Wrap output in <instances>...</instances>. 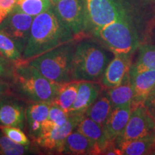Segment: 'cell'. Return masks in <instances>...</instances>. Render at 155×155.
<instances>
[{"instance_id": "15", "label": "cell", "mask_w": 155, "mask_h": 155, "mask_svg": "<svg viewBox=\"0 0 155 155\" xmlns=\"http://www.w3.org/2000/svg\"><path fill=\"white\" fill-rule=\"evenodd\" d=\"M131 110V104L114 108L108 116L104 127L106 137L109 141L115 142L121 137L129 121Z\"/></svg>"}, {"instance_id": "23", "label": "cell", "mask_w": 155, "mask_h": 155, "mask_svg": "<svg viewBox=\"0 0 155 155\" xmlns=\"http://www.w3.org/2000/svg\"><path fill=\"white\" fill-rule=\"evenodd\" d=\"M139 55L137 63L131 65L130 73H137L148 70L155 71V46L152 45H139Z\"/></svg>"}, {"instance_id": "19", "label": "cell", "mask_w": 155, "mask_h": 155, "mask_svg": "<svg viewBox=\"0 0 155 155\" xmlns=\"http://www.w3.org/2000/svg\"><path fill=\"white\" fill-rule=\"evenodd\" d=\"M81 81L71 80L58 84L55 95L51 103L59 106L68 114L69 110L76 98Z\"/></svg>"}, {"instance_id": "34", "label": "cell", "mask_w": 155, "mask_h": 155, "mask_svg": "<svg viewBox=\"0 0 155 155\" xmlns=\"http://www.w3.org/2000/svg\"><path fill=\"white\" fill-rule=\"evenodd\" d=\"M3 17H2V15H1V13H0V23H1L2 22V20H3Z\"/></svg>"}, {"instance_id": "30", "label": "cell", "mask_w": 155, "mask_h": 155, "mask_svg": "<svg viewBox=\"0 0 155 155\" xmlns=\"http://www.w3.org/2000/svg\"><path fill=\"white\" fill-rule=\"evenodd\" d=\"M12 67L9 65V62L5 57L0 55V77L8 76L11 75Z\"/></svg>"}, {"instance_id": "18", "label": "cell", "mask_w": 155, "mask_h": 155, "mask_svg": "<svg viewBox=\"0 0 155 155\" xmlns=\"http://www.w3.org/2000/svg\"><path fill=\"white\" fill-rule=\"evenodd\" d=\"M61 153L66 154H97L94 144L91 140L78 131H73L64 141Z\"/></svg>"}, {"instance_id": "25", "label": "cell", "mask_w": 155, "mask_h": 155, "mask_svg": "<svg viewBox=\"0 0 155 155\" xmlns=\"http://www.w3.org/2000/svg\"><path fill=\"white\" fill-rule=\"evenodd\" d=\"M0 54L6 59L17 63L22 60V53L14 40L0 30Z\"/></svg>"}, {"instance_id": "32", "label": "cell", "mask_w": 155, "mask_h": 155, "mask_svg": "<svg viewBox=\"0 0 155 155\" xmlns=\"http://www.w3.org/2000/svg\"><path fill=\"white\" fill-rule=\"evenodd\" d=\"M9 88L10 87L9 83L0 78V100L2 99L4 97L8 96Z\"/></svg>"}, {"instance_id": "2", "label": "cell", "mask_w": 155, "mask_h": 155, "mask_svg": "<svg viewBox=\"0 0 155 155\" xmlns=\"http://www.w3.org/2000/svg\"><path fill=\"white\" fill-rule=\"evenodd\" d=\"M10 76L17 94L32 102H51L59 84L48 79L22 60L15 63Z\"/></svg>"}, {"instance_id": "5", "label": "cell", "mask_w": 155, "mask_h": 155, "mask_svg": "<svg viewBox=\"0 0 155 155\" xmlns=\"http://www.w3.org/2000/svg\"><path fill=\"white\" fill-rule=\"evenodd\" d=\"M94 35L114 55H131L139 47L138 35L127 17H122L94 30Z\"/></svg>"}, {"instance_id": "17", "label": "cell", "mask_w": 155, "mask_h": 155, "mask_svg": "<svg viewBox=\"0 0 155 155\" xmlns=\"http://www.w3.org/2000/svg\"><path fill=\"white\" fill-rule=\"evenodd\" d=\"M50 102L35 101L29 104L25 109V120L29 133L35 139L41 132L42 126L49 115Z\"/></svg>"}, {"instance_id": "27", "label": "cell", "mask_w": 155, "mask_h": 155, "mask_svg": "<svg viewBox=\"0 0 155 155\" xmlns=\"http://www.w3.org/2000/svg\"><path fill=\"white\" fill-rule=\"evenodd\" d=\"M30 152L29 145L17 144L4 134L2 131L0 132V154L22 155L30 154Z\"/></svg>"}, {"instance_id": "28", "label": "cell", "mask_w": 155, "mask_h": 155, "mask_svg": "<svg viewBox=\"0 0 155 155\" xmlns=\"http://www.w3.org/2000/svg\"><path fill=\"white\" fill-rule=\"evenodd\" d=\"M0 129L4 134L17 144L25 146L30 145V140L25 134L21 130L20 128L16 127H1Z\"/></svg>"}, {"instance_id": "4", "label": "cell", "mask_w": 155, "mask_h": 155, "mask_svg": "<svg viewBox=\"0 0 155 155\" xmlns=\"http://www.w3.org/2000/svg\"><path fill=\"white\" fill-rule=\"evenodd\" d=\"M73 46L67 43L54 48L28 62L42 75L58 83L71 81Z\"/></svg>"}, {"instance_id": "7", "label": "cell", "mask_w": 155, "mask_h": 155, "mask_svg": "<svg viewBox=\"0 0 155 155\" xmlns=\"http://www.w3.org/2000/svg\"><path fill=\"white\" fill-rule=\"evenodd\" d=\"M53 5L60 21L73 36L82 35L88 28L83 0H58Z\"/></svg>"}, {"instance_id": "3", "label": "cell", "mask_w": 155, "mask_h": 155, "mask_svg": "<svg viewBox=\"0 0 155 155\" xmlns=\"http://www.w3.org/2000/svg\"><path fill=\"white\" fill-rule=\"evenodd\" d=\"M109 58L98 44L83 41L75 48L72 59L71 79L96 81L102 77Z\"/></svg>"}, {"instance_id": "20", "label": "cell", "mask_w": 155, "mask_h": 155, "mask_svg": "<svg viewBox=\"0 0 155 155\" xmlns=\"http://www.w3.org/2000/svg\"><path fill=\"white\" fill-rule=\"evenodd\" d=\"M117 144L121 154L141 155L150 154L155 147V135L124 141Z\"/></svg>"}, {"instance_id": "11", "label": "cell", "mask_w": 155, "mask_h": 155, "mask_svg": "<svg viewBox=\"0 0 155 155\" xmlns=\"http://www.w3.org/2000/svg\"><path fill=\"white\" fill-rule=\"evenodd\" d=\"M131 59L130 54H117L106 66L102 75V84L112 88L121 84L130 72Z\"/></svg>"}, {"instance_id": "24", "label": "cell", "mask_w": 155, "mask_h": 155, "mask_svg": "<svg viewBox=\"0 0 155 155\" xmlns=\"http://www.w3.org/2000/svg\"><path fill=\"white\" fill-rule=\"evenodd\" d=\"M53 7L51 0H17L15 7L25 14L35 17Z\"/></svg>"}, {"instance_id": "1", "label": "cell", "mask_w": 155, "mask_h": 155, "mask_svg": "<svg viewBox=\"0 0 155 155\" xmlns=\"http://www.w3.org/2000/svg\"><path fill=\"white\" fill-rule=\"evenodd\" d=\"M73 35L63 25L53 7L34 17L22 61H29L63 45L70 43Z\"/></svg>"}, {"instance_id": "16", "label": "cell", "mask_w": 155, "mask_h": 155, "mask_svg": "<svg viewBox=\"0 0 155 155\" xmlns=\"http://www.w3.org/2000/svg\"><path fill=\"white\" fill-rule=\"evenodd\" d=\"M101 87L95 81H81L79 84L76 98L68 115L75 114H85L86 110L99 96Z\"/></svg>"}, {"instance_id": "13", "label": "cell", "mask_w": 155, "mask_h": 155, "mask_svg": "<svg viewBox=\"0 0 155 155\" xmlns=\"http://www.w3.org/2000/svg\"><path fill=\"white\" fill-rule=\"evenodd\" d=\"M25 122V109L16 98L7 96L0 100V127L23 128Z\"/></svg>"}, {"instance_id": "31", "label": "cell", "mask_w": 155, "mask_h": 155, "mask_svg": "<svg viewBox=\"0 0 155 155\" xmlns=\"http://www.w3.org/2000/svg\"><path fill=\"white\" fill-rule=\"evenodd\" d=\"M144 105L147 106L150 111L155 110V88L153 89L152 91L147 97L144 102Z\"/></svg>"}, {"instance_id": "29", "label": "cell", "mask_w": 155, "mask_h": 155, "mask_svg": "<svg viewBox=\"0 0 155 155\" xmlns=\"http://www.w3.org/2000/svg\"><path fill=\"white\" fill-rule=\"evenodd\" d=\"M17 0H0V13L3 19L15 7Z\"/></svg>"}, {"instance_id": "6", "label": "cell", "mask_w": 155, "mask_h": 155, "mask_svg": "<svg viewBox=\"0 0 155 155\" xmlns=\"http://www.w3.org/2000/svg\"><path fill=\"white\" fill-rule=\"evenodd\" d=\"M88 28L93 30L122 17H127L116 0H83Z\"/></svg>"}, {"instance_id": "9", "label": "cell", "mask_w": 155, "mask_h": 155, "mask_svg": "<svg viewBox=\"0 0 155 155\" xmlns=\"http://www.w3.org/2000/svg\"><path fill=\"white\" fill-rule=\"evenodd\" d=\"M154 119L150 110L144 104H139L132 108L124 131L116 142L119 144L124 141L154 135Z\"/></svg>"}, {"instance_id": "35", "label": "cell", "mask_w": 155, "mask_h": 155, "mask_svg": "<svg viewBox=\"0 0 155 155\" xmlns=\"http://www.w3.org/2000/svg\"><path fill=\"white\" fill-rule=\"evenodd\" d=\"M51 1H52V2H53V3H55V2H57L58 0H51Z\"/></svg>"}, {"instance_id": "33", "label": "cell", "mask_w": 155, "mask_h": 155, "mask_svg": "<svg viewBox=\"0 0 155 155\" xmlns=\"http://www.w3.org/2000/svg\"><path fill=\"white\" fill-rule=\"evenodd\" d=\"M150 112H151V114H152V115L153 116V119H154V135H155V110H154V111H150Z\"/></svg>"}, {"instance_id": "22", "label": "cell", "mask_w": 155, "mask_h": 155, "mask_svg": "<svg viewBox=\"0 0 155 155\" xmlns=\"http://www.w3.org/2000/svg\"><path fill=\"white\" fill-rule=\"evenodd\" d=\"M112 110L113 108L111 101L107 94H106L98 97L92 105L86 110L85 115L94 120L101 127H104Z\"/></svg>"}, {"instance_id": "8", "label": "cell", "mask_w": 155, "mask_h": 155, "mask_svg": "<svg viewBox=\"0 0 155 155\" xmlns=\"http://www.w3.org/2000/svg\"><path fill=\"white\" fill-rule=\"evenodd\" d=\"M34 17L14 7L0 23V30L14 40L22 53L26 47Z\"/></svg>"}, {"instance_id": "21", "label": "cell", "mask_w": 155, "mask_h": 155, "mask_svg": "<svg viewBox=\"0 0 155 155\" xmlns=\"http://www.w3.org/2000/svg\"><path fill=\"white\" fill-rule=\"evenodd\" d=\"M106 94L109 97L113 109L127 104H131L134 92L131 82L130 72L126 76L121 85L114 88H108Z\"/></svg>"}, {"instance_id": "10", "label": "cell", "mask_w": 155, "mask_h": 155, "mask_svg": "<svg viewBox=\"0 0 155 155\" xmlns=\"http://www.w3.org/2000/svg\"><path fill=\"white\" fill-rule=\"evenodd\" d=\"M85 114H75L69 115L68 119L63 126L54 128L40 134L35 141L39 146L48 150H55L61 152L65 139L76 129L78 124L83 119Z\"/></svg>"}, {"instance_id": "26", "label": "cell", "mask_w": 155, "mask_h": 155, "mask_svg": "<svg viewBox=\"0 0 155 155\" xmlns=\"http://www.w3.org/2000/svg\"><path fill=\"white\" fill-rule=\"evenodd\" d=\"M68 117L69 115L66 112L64 111L59 106L50 102L49 115L47 120L44 122L42 126L40 134L49 131L54 128L61 127L68 121Z\"/></svg>"}, {"instance_id": "14", "label": "cell", "mask_w": 155, "mask_h": 155, "mask_svg": "<svg viewBox=\"0 0 155 155\" xmlns=\"http://www.w3.org/2000/svg\"><path fill=\"white\" fill-rule=\"evenodd\" d=\"M131 82L133 88V99L131 107L144 102L150 93L155 88V71L148 70L137 73H130Z\"/></svg>"}, {"instance_id": "12", "label": "cell", "mask_w": 155, "mask_h": 155, "mask_svg": "<svg viewBox=\"0 0 155 155\" xmlns=\"http://www.w3.org/2000/svg\"><path fill=\"white\" fill-rule=\"evenodd\" d=\"M75 130L92 141L97 154H104L108 149L114 147V142L109 141L106 138L104 127L86 115L79 122Z\"/></svg>"}]
</instances>
